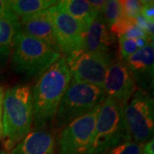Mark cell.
Masks as SVG:
<instances>
[{
	"label": "cell",
	"instance_id": "cell-1",
	"mask_svg": "<svg viewBox=\"0 0 154 154\" xmlns=\"http://www.w3.org/2000/svg\"><path fill=\"white\" fill-rule=\"evenodd\" d=\"M71 82L64 57H61L42 74L32 92L33 122L43 127L56 116L63 95Z\"/></svg>",
	"mask_w": 154,
	"mask_h": 154
},
{
	"label": "cell",
	"instance_id": "cell-25",
	"mask_svg": "<svg viewBox=\"0 0 154 154\" xmlns=\"http://www.w3.org/2000/svg\"><path fill=\"white\" fill-rule=\"evenodd\" d=\"M142 154H154V141L153 139L150 140L146 143L144 144Z\"/></svg>",
	"mask_w": 154,
	"mask_h": 154
},
{
	"label": "cell",
	"instance_id": "cell-14",
	"mask_svg": "<svg viewBox=\"0 0 154 154\" xmlns=\"http://www.w3.org/2000/svg\"><path fill=\"white\" fill-rule=\"evenodd\" d=\"M55 140L51 134L43 130L29 133L11 149V154H54Z\"/></svg>",
	"mask_w": 154,
	"mask_h": 154
},
{
	"label": "cell",
	"instance_id": "cell-11",
	"mask_svg": "<svg viewBox=\"0 0 154 154\" xmlns=\"http://www.w3.org/2000/svg\"><path fill=\"white\" fill-rule=\"evenodd\" d=\"M153 42L149 43L124 61L138 89L144 91L153 85Z\"/></svg>",
	"mask_w": 154,
	"mask_h": 154
},
{
	"label": "cell",
	"instance_id": "cell-13",
	"mask_svg": "<svg viewBox=\"0 0 154 154\" xmlns=\"http://www.w3.org/2000/svg\"><path fill=\"white\" fill-rule=\"evenodd\" d=\"M115 41L103 15H99L84 32L82 50L87 52H108Z\"/></svg>",
	"mask_w": 154,
	"mask_h": 154
},
{
	"label": "cell",
	"instance_id": "cell-7",
	"mask_svg": "<svg viewBox=\"0 0 154 154\" xmlns=\"http://www.w3.org/2000/svg\"><path fill=\"white\" fill-rule=\"evenodd\" d=\"M64 57L71 74V82L103 88L106 73L112 63L108 52H87L81 50Z\"/></svg>",
	"mask_w": 154,
	"mask_h": 154
},
{
	"label": "cell",
	"instance_id": "cell-21",
	"mask_svg": "<svg viewBox=\"0 0 154 154\" xmlns=\"http://www.w3.org/2000/svg\"><path fill=\"white\" fill-rule=\"evenodd\" d=\"M118 44H119V54L121 57L120 59L123 62L126 60L128 57L133 55L138 50L134 39H132V38L119 36Z\"/></svg>",
	"mask_w": 154,
	"mask_h": 154
},
{
	"label": "cell",
	"instance_id": "cell-8",
	"mask_svg": "<svg viewBox=\"0 0 154 154\" xmlns=\"http://www.w3.org/2000/svg\"><path fill=\"white\" fill-rule=\"evenodd\" d=\"M101 105L69 123L58 138L59 154H90L97 116Z\"/></svg>",
	"mask_w": 154,
	"mask_h": 154
},
{
	"label": "cell",
	"instance_id": "cell-6",
	"mask_svg": "<svg viewBox=\"0 0 154 154\" xmlns=\"http://www.w3.org/2000/svg\"><path fill=\"white\" fill-rule=\"evenodd\" d=\"M123 108L124 121L131 141L145 144L152 139L154 104L152 96L137 89Z\"/></svg>",
	"mask_w": 154,
	"mask_h": 154
},
{
	"label": "cell",
	"instance_id": "cell-24",
	"mask_svg": "<svg viewBox=\"0 0 154 154\" xmlns=\"http://www.w3.org/2000/svg\"><path fill=\"white\" fill-rule=\"evenodd\" d=\"M5 99L4 88L0 87V139L3 137V104Z\"/></svg>",
	"mask_w": 154,
	"mask_h": 154
},
{
	"label": "cell",
	"instance_id": "cell-4",
	"mask_svg": "<svg viewBox=\"0 0 154 154\" xmlns=\"http://www.w3.org/2000/svg\"><path fill=\"white\" fill-rule=\"evenodd\" d=\"M130 140L123 116V107L105 98L97 116L90 154H102L123 141Z\"/></svg>",
	"mask_w": 154,
	"mask_h": 154
},
{
	"label": "cell",
	"instance_id": "cell-19",
	"mask_svg": "<svg viewBox=\"0 0 154 154\" xmlns=\"http://www.w3.org/2000/svg\"><path fill=\"white\" fill-rule=\"evenodd\" d=\"M103 17L110 28V27H111L115 22H117L122 17L120 2L117 0L106 1V5H105Z\"/></svg>",
	"mask_w": 154,
	"mask_h": 154
},
{
	"label": "cell",
	"instance_id": "cell-17",
	"mask_svg": "<svg viewBox=\"0 0 154 154\" xmlns=\"http://www.w3.org/2000/svg\"><path fill=\"white\" fill-rule=\"evenodd\" d=\"M58 2L55 0H11L9 3V10L21 18L42 12Z\"/></svg>",
	"mask_w": 154,
	"mask_h": 154
},
{
	"label": "cell",
	"instance_id": "cell-27",
	"mask_svg": "<svg viewBox=\"0 0 154 154\" xmlns=\"http://www.w3.org/2000/svg\"><path fill=\"white\" fill-rule=\"evenodd\" d=\"M0 154H7L5 152H0Z\"/></svg>",
	"mask_w": 154,
	"mask_h": 154
},
{
	"label": "cell",
	"instance_id": "cell-16",
	"mask_svg": "<svg viewBox=\"0 0 154 154\" xmlns=\"http://www.w3.org/2000/svg\"><path fill=\"white\" fill-rule=\"evenodd\" d=\"M61 5L67 14L82 24L85 30L99 15L88 1L84 0H64L61 1Z\"/></svg>",
	"mask_w": 154,
	"mask_h": 154
},
{
	"label": "cell",
	"instance_id": "cell-9",
	"mask_svg": "<svg viewBox=\"0 0 154 154\" xmlns=\"http://www.w3.org/2000/svg\"><path fill=\"white\" fill-rule=\"evenodd\" d=\"M49 11L57 44L63 57L81 51L85 32L82 24L67 14L61 5V1L49 8Z\"/></svg>",
	"mask_w": 154,
	"mask_h": 154
},
{
	"label": "cell",
	"instance_id": "cell-18",
	"mask_svg": "<svg viewBox=\"0 0 154 154\" xmlns=\"http://www.w3.org/2000/svg\"><path fill=\"white\" fill-rule=\"evenodd\" d=\"M143 146L144 144L128 140L116 145L102 154H142Z\"/></svg>",
	"mask_w": 154,
	"mask_h": 154
},
{
	"label": "cell",
	"instance_id": "cell-15",
	"mask_svg": "<svg viewBox=\"0 0 154 154\" xmlns=\"http://www.w3.org/2000/svg\"><path fill=\"white\" fill-rule=\"evenodd\" d=\"M21 29L20 18L12 11L0 15V56L7 57L11 53L16 34Z\"/></svg>",
	"mask_w": 154,
	"mask_h": 154
},
{
	"label": "cell",
	"instance_id": "cell-2",
	"mask_svg": "<svg viewBox=\"0 0 154 154\" xmlns=\"http://www.w3.org/2000/svg\"><path fill=\"white\" fill-rule=\"evenodd\" d=\"M33 123L32 92L29 86L18 85L5 93L3 137L5 147L11 150L30 133Z\"/></svg>",
	"mask_w": 154,
	"mask_h": 154
},
{
	"label": "cell",
	"instance_id": "cell-20",
	"mask_svg": "<svg viewBox=\"0 0 154 154\" xmlns=\"http://www.w3.org/2000/svg\"><path fill=\"white\" fill-rule=\"evenodd\" d=\"M122 16L128 18H135L141 13L143 1L139 0H123L119 1Z\"/></svg>",
	"mask_w": 154,
	"mask_h": 154
},
{
	"label": "cell",
	"instance_id": "cell-3",
	"mask_svg": "<svg viewBox=\"0 0 154 154\" xmlns=\"http://www.w3.org/2000/svg\"><path fill=\"white\" fill-rule=\"evenodd\" d=\"M62 54L49 45L22 31L16 34L12 47V65L15 70L27 77L44 73Z\"/></svg>",
	"mask_w": 154,
	"mask_h": 154
},
{
	"label": "cell",
	"instance_id": "cell-23",
	"mask_svg": "<svg viewBox=\"0 0 154 154\" xmlns=\"http://www.w3.org/2000/svg\"><path fill=\"white\" fill-rule=\"evenodd\" d=\"M88 4L91 5V7L94 11H97L99 15H103L105 11V5H106V1L105 0H90L88 1Z\"/></svg>",
	"mask_w": 154,
	"mask_h": 154
},
{
	"label": "cell",
	"instance_id": "cell-26",
	"mask_svg": "<svg viewBox=\"0 0 154 154\" xmlns=\"http://www.w3.org/2000/svg\"><path fill=\"white\" fill-rule=\"evenodd\" d=\"M9 3H10V1L0 0V15L5 11H9Z\"/></svg>",
	"mask_w": 154,
	"mask_h": 154
},
{
	"label": "cell",
	"instance_id": "cell-12",
	"mask_svg": "<svg viewBox=\"0 0 154 154\" xmlns=\"http://www.w3.org/2000/svg\"><path fill=\"white\" fill-rule=\"evenodd\" d=\"M20 23L22 28L20 30L23 33L38 38L54 51L61 53L54 28L51 21L49 9L33 16L21 17Z\"/></svg>",
	"mask_w": 154,
	"mask_h": 154
},
{
	"label": "cell",
	"instance_id": "cell-22",
	"mask_svg": "<svg viewBox=\"0 0 154 154\" xmlns=\"http://www.w3.org/2000/svg\"><path fill=\"white\" fill-rule=\"evenodd\" d=\"M141 16H143L149 22H154V4L153 1H143L141 9Z\"/></svg>",
	"mask_w": 154,
	"mask_h": 154
},
{
	"label": "cell",
	"instance_id": "cell-10",
	"mask_svg": "<svg viewBox=\"0 0 154 154\" xmlns=\"http://www.w3.org/2000/svg\"><path fill=\"white\" fill-rule=\"evenodd\" d=\"M103 89L107 98L124 108L137 87L123 61L119 59L111 63L105 75Z\"/></svg>",
	"mask_w": 154,
	"mask_h": 154
},
{
	"label": "cell",
	"instance_id": "cell-5",
	"mask_svg": "<svg viewBox=\"0 0 154 154\" xmlns=\"http://www.w3.org/2000/svg\"><path fill=\"white\" fill-rule=\"evenodd\" d=\"M104 89L88 83L71 82L56 114L58 127L67 126L105 101Z\"/></svg>",
	"mask_w": 154,
	"mask_h": 154
}]
</instances>
